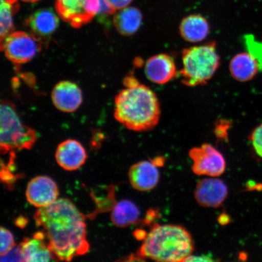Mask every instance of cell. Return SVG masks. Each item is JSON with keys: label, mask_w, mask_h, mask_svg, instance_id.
Here are the masks:
<instances>
[{"label": "cell", "mask_w": 262, "mask_h": 262, "mask_svg": "<svg viewBox=\"0 0 262 262\" xmlns=\"http://www.w3.org/2000/svg\"><path fill=\"white\" fill-rule=\"evenodd\" d=\"M55 159L62 168L67 171H75L84 165L87 159V154L78 141L69 139L58 146Z\"/></svg>", "instance_id": "cell-14"}, {"label": "cell", "mask_w": 262, "mask_h": 262, "mask_svg": "<svg viewBox=\"0 0 262 262\" xmlns=\"http://www.w3.org/2000/svg\"><path fill=\"white\" fill-rule=\"evenodd\" d=\"M52 102L55 107L64 113H73L83 101V95L77 84L70 81L59 82L51 93Z\"/></svg>", "instance_id": "cell-12"}, {"label": "cell", "mask_w": 262, "mask_h": 262, "mask_svg": "<svg viewBox=\"0 0 262 262\" xmlns=\"http://www.w3.org/2000/svg\"><path fill=\"white\" fill-rule=\"evenodd\" d=\"M58 24V16L52 9L47 8L38 9L25 21L29 32L42 44L48 43Z\"/></svg>", "instance_id": "cell-11"}, {"label": "cell", "mask_w": 262, "mask_h": 262, "mask_svg": "<svg viewBox=\"0 0 262 262\" xmlns=\"http://www.w3.org/2000/svg\"><path fill=\"white\" fill-rule=\"evenodd\" d=\"M229 68L232 77L240 82L253 79L260 71L257 61L248 52L235 55L232 58Z\"/></svg>", "instance_id": "cell-18"}, {"label": "cell", "mask_w": 262, "mask_h": 262, "mask_svg": "<svg viewBox=\"0 0 262 262\" xmlns=\"http://www.w3.org/2000/svg\"><path fill=\"white\" fill-rule=\"evenodd\" d=\"M2 261H25L20 246H15L7 253L1 255Z\"/></svg>", "instance_id": "cell-25"}, {"label": "cell", "mask_w": 262, "mask_h": 262, "mask_svg": "<svg viewBox=\"0 0 262 262\" xmlns=\"http://www.w3.org/2000/svg\"><path fill=\"white\" fill-rule=\"evenodd\" d=\"M55 8L63 20L78 29L89 24L98 15L100 0H57Z\"/></svg>", "instance_id": "cell-7"}, {"label": "cell", "mask_w": 262, "mask_h": 262, "mask_svg": "<svg viewBox=\"0 0 262 262\" xmlns=\"http://www.w3.org/2000/svg\"><path fill=\"white\" fill-rule=\"evenodd\" d=\"M21 1L26 3H35L39 1V0H21Z\"/></svg>", "instance_id": "cell-29"}, {"label": "cell", "mask_w": 262, "mask_h": 262, "mask_svg": "<svg viewBox=\"0 0 262 262\" xmlns=\"http://www.w3.org/2000/svg\"><path fill=\"white\" fill-rule=\"evenodd\" d=\"M42 45L29 32L14 31L1 41V49L9 60L21 64L32 60L40 52Z\"/></svg>", "instance_id": "cell-6"}, {"label": "cell", "mask_w": 262, "mask_h": 262, "mask_svg": "<svg viewBox=\"0 0 262 262\" xmlns=\"http://www.w3.org/2000/svg\"><path fill=\"white\" fill-rule=\"evenodd\" d=\"M0 146L1 154L9 153V159L15 160V151L30 149L37 140L35 131L22 123L14 104L2 101L0 107Z\"/></svg>", "instance_id": "cell-5"}, {"label": "cell", "mask_w": 262, "mask_h": 262, "mask_svg": "<svg viewBox=\"0 0 262 262\" xmlns=\"http://www.w3.org/2000/svg\"><path fill=\"white\" fill-rule=\"evenodd\" d=\"M182 58L180 76L182 83L190 87L207 83L221 63L214 42L185 49Z\"/></svg>", "instance_id": "cell-4"}, {"label": "cell", "mask_w": 262, "mask_h": 262, "mask_svg": "<svg viewBox=\"0 0 262 262\" xmlns=\"http://www.w3.org/2000/svg\"><path fill=\"white\" fill-rule=\"evenodd\" d=\"M19 246L25 261L46 262L56 260L42 231L35 232L32 237L24 238Z\"/></svg>", "instance_id": "cell-16"}, {"label": "cell", "mask_w": 262, "mask_h": 262, "mask_svg": "<svg viewBox=\"0 0 262 262\" xmlns=\"http://www.w3.org/2000/svg\"><path fill=\"white\" fill-rule=\"evenodd\" d=\"M145 72L147 79L157 84L168 83L178 74L174 60L166 54H159L149 58L146 62Z\"/></svg>", "instance_id": "cell-13"}, {"label": "cell", "mask_w": 262, "mask_h": 262, "mask_svg": "<svg viewBox=\"0 0 262 262\" xmlns=\"http://www.w3.org/2000/svg\"><path fill=\"white\" fill-rule=\"evenodd\" d=\"M245 42L248 52L257 61L259 70L262 71V41L255 40L253 35H247Z\"/></svg>", "instance_id": "cell-22"}, {"label": "cell", "mask_w": 262, "mask_h": 262, "mask_svg": "<svg viewBox=\"0 0 262 262\" xmlns=\"http://www.w3.org/2000/svg\"><path fill=\"white\" fill-rule=\"evenodd\" d=\"M34 220L42 228L55 259L71 261L89 251L84 216L70 200L59 199L38 208Z\"/></svg>", "instance_id": "cell-1"}, {"label": "cell", "mask_w": 262, "mask_h": 262, "mask_svg": "<svg viewBox=\"0 0 262 262\" xmlns=\"http://www.w3.org/2000/svg\"><path fill=\"white\" fill-rule=\"evenodd\" d=\"M59 190L57 183L48 176H40L28 183L26 190L27 201L38 208L46 207L57 201Z\"/></svg>", "instance_id": "cell-9"}, {"label": "cell", "mask_w": 262, "mask_h": 262, "mask_svg": "<svg viewBox=\"0 0 262 262\" xmlns=\"http://www.w3.org/2000/svg\"><path fill=\"white\" fill-rule=\"evenodd\" d=\"M128 178L134 189L140 191H149L158 185L160 173L153 162L142 161L130 167Z\"/></svg>", "instance_id": "cell-15"}, {"label": "cell", "mask_w": 262, "mask_h": 262, "mask_svg": "<svg viewBox=\"0 0 262 262\" xmlns=\"http://www.w3.org/2000/svg\"><path fill=\"white\" fill-rule=\"evenodd\" d=\"M0 236H1V246H0V254L1 255L8 253L15 246L14 236L11 232L8 229L1 227L0 228Z\"/></svg>", "instance_id": "cell-23"}, {"label": "cell", "mask_w": 262, "mask_h": 262, "mask_svg": "<svg viewBox=\"0 0 262 262\" xmlns=\"http://www.w3.org/2000/svg\"><path fill=\"white\" fill-rule=\"evenodd\" d=\"M107 1L117 11V10L127 7L133 2V0H107Z\"/></svg>", "instance_id": "cell-27"}, {"label": "cell", "mask_w": 262, "mask_h": 262, "mask_svg": "<svg viewBox=\"0 0 262 262\" xmlns=\"http://www.w3.org/2000/svg\"><path fill=\"white\" fill-rule=\"evenodd\" d=\"M117 10L108 2L107 0H100V8L98 15L108 16L116 14Z\"/></svg>", "instance_id": "cell-26"}, {"label": "cell", "mask_w": 262, "mask_h": 262, "mask_svg": "<svg viewBox=\"0 0 262 262\" xmlns=\"http://www.w3.org/2000/svg\"><path fill=\"white\" fill-rule=\"evenodd\" d=\"M111 221L119 228H125L136 224L140 217L137 205L128 200H123L115 205L111 212Z\"/></svg>", "instance_id": "cell-20"}, {"label": "cell", "mask_w": 262, "mask_h": 262, "mask_svg": "<svg viewBox=\"0 0 262 262\" xmlns=\"http://www.w3.org/2000/svg\"><path fill=\"white\" fill-rule=\"evenodd\" d=\"M143 15L139 9L127 7L119 10L114 16V25L121 35L130 36L139 31Z\"/></svg>", "instance_id": "cell-19"}, {"label": "cell", "mask_w": 262, "mask_h": 262, "mask_svg": "<svg viewBox=\"0 0 262 262\" xmlns=\"http://www.w3.org/2000/svg\"><path fill=\"white\" fill-rule=\"evenodd\" d=\"M250 140L255 152L262 159V123L253 130Z\"/></svg>", "instance_id": "cell-24"}, {"label": "cell", "mask_w": 262, "mask_h": 262, "mask_svg": "<svg viewBox=\"0 0 262 262\" xmlns=\"http://www.w3.org/2000/svg\"><path fill=\"white\" fill-rule=\"evenodd\" d=\"M179 31L182 37L186 41L199 42L208 37L210 28L207 19L204 16L192 14L182 19Z\"/></svg>", "instance_id": "cell-17"}, {"label": "cell", "mask_w": 262, "mask_h": 262, "mask_svg": "<svg viewBox=\"0 0 262 262\" xmlns=\"http://www.w3.org/2000/svg\"><path fill=\"white\" fill-rule=\"evenodd\" d=\"M123 83L125 89L115 99V118L129 130L143 132L153 129L161 113L156 94L133 75L124 78Z\"/></svg>", "instance_id": "cell-2"}, {"label": "cell", "mask_w": 262, "mask_h": 262, "mask_svg": "<svg viewBox=\"0 0 262 262\" xmlns=\"http://www.w3.org/2000/svg\"><path fill=\"white\" fill-rule=\"evenodd\" d=\"M194 250L191 235L182 226L156 225L143 238L137 257L157 261H185Z\"/></svg>", "instance_id": "cell-3"}, {"label": "cell", "mask_w": 262, "mask_h": 262, "mask_svg": "<svg viewBox=\"0 0 262 262\" xmlns=\"http://www.w3.org/2000/svg\"><path fill=\"white\" fill-rule=\"evenodd\" d=\"M18 0H1L0 10V35L1 41L14 32V26L13 17L19 11Z\"/></svg>", "instance_id": "cell-21"}, {"label": "cell", "mask_w": 262, "mask_h": 262, "mask_svg": "<svg viewBox=\"0 0 262 262\" xmlns=\"http://www.w3.org/2000/svg\"><path fill=\"white\" fill-rule=\"evenodd\" d=\"M228 189L222 180L217 178L200 180L196 185L194 196L200 205L206 208H218L227 199Z\"/></svg>", "instance_id": "cell-10"}, {"label": "cell", "mask_w": 262, "mask_h": 262, "mask_svg": "<svg viewBox=\"0 0 262 262\" xmlns=\"http://www.w3.org/2000/svg\"><path fill=\"white\" fill-rule=\"evenodd\" d=\"M213 261L211 259V257L205 256V255H201V256H196V255H190L189 257L187 258V259L185 261Z\"/></svg>", "instance_id": "cell-28"}, {"label": "cell", "mask_w": 262, "mask_h": 262, "mask_svg": "<svg viewBox=\"0 0 262 262\" xmlns=\"http://www.w3.org/2000/svg\"><path fill=\"white\" fill-rule=\"evenodd\" d=\"M189 156L193 162L192 171L196 175L218 178L225 171L224 157L209 144L194 147L189 150Z\"/></svg>", "instance_id": "cell-8"}]
</instances>
